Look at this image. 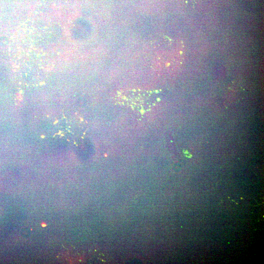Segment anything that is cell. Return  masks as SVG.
Segmentation results:
<instances>
[{"label": "cell", "mask_w": 264, "mask_h": 264, "mask_svg": "<svg viewBox=\"0 0 264 264\" xmlns=\"http://www.w3.org/2000/svg\"><path fill=\"white\" fill-rule=\"evenodd\" d=\"M144 91H132L125 92L121 96V103L124 105L136 110H145L146 104Z\"/></svg>", "instance_id": "1"}]
</instances>
